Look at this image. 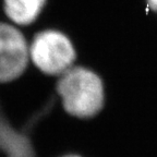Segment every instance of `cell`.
<instances>
[{
  "label": "cell",
  "mask_w": 157,
  "mask_h": 157,
  "mask_svg": "<svg viewBox=\"0 0 157 157\" xmlns=\"http://www.w3.org/2000/svg\"><path fill=\"white\" fill-rule=\"evenodd\" d=\"M55 90L63 111L76 119L95 117L105 105L103 80L87 67H71L57 78Z\"/></svg>",
  "instance_id": "1"
},
{
  "label": "cell",
  "mask_w": 157,
  "mask_h": 157,
  "mask_svg": "<svg viewBox=\"0 0 157 157\" xmlns=\"http://www.w3.org/2000/svg\"><path fill=\"white\" fill-rule=\"evenodd\" d=\"M29 43V62L46 76L58 78L75 64L76 48L62 31L43 29L35 33Z\"/></svg>",
  "instance_id": "2"
},
{
  "label": "cell",
  "mask_w": 157,
  "mask_h": 157,
  "mask_svg": "<svg viewBox=\"0 0 157 157\" xmlns=\"http://www.w3.org/2000/svg\"><path fill=\"white\" fill-rule=\"evenodd\" d=\"M29 39L15 25L0 21V85L11 83L29 67Z\"/></svg>",
  "instance_id": "3"
},
{
  "label": "cell",
  "mask_w": 157,
  "mask_h": 157,
  "mask_svg": "<svg viewBox=\"0 0 157 157\" xmlns=\"http://www.w3.org/2000/svg\"><path fill=\"white\" fill-rule=\"evenodd\" d=\"M47 0H2L5 17L17 27H29L42 14Z\"/></svg>",
  "instance_id": "4"
},
{
  "label": "cell",
  "mask_w": 157,
  "mask_h": 157,
  "mask_svg": "<svg viewBox=\"0 0 157 157\" xmlns=\"http://www.w3.org/2000/svg\"><path fill=\"white\" fill-rule=\"evenodd\" d=\"M146 3L151 10L157 12V0H146Z\"/></svg>",
  "instance_id": "5"
},
{
  "label": "cell",
  "mask_w": 157,
  "mask_h": 157,
  "mask_svg": "<svg viewBox=\"0 0 157 157\" xmlns=\"http://www.w3.org/2000/svg\"><path fill=\"white\" fill-rule=\"evenodd\" d=\"M58 157H83V156L78 154V153H66V154H62Z\"/></svg>",
  "instance_id": "6"
}]
</instances>
